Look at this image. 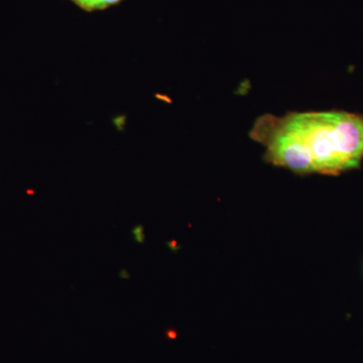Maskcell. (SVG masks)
<instances>
[{"instance_id":"cell-1","label":"cell","mask_w":363,"mask_h":363,"mask_svg":"<svg viewBox=\"0 0 363 363\" xmlns=\"http://www.w3.org/2000/svg\"><path fill=\"white\" fill-rule=\"evenodd\" d=\"M250 138L266 147V160L298 174L336 175L363 160V117L344 111L264 114Z\"/></svg>"},{"instance_id":"cell-2","label":"cell","mask_w":363,"mask_h":363,"mask_svg":"<svg viewBox=\"0 0 363 363\" xmlns=\"http://www.w3.org/2000/svg\"><path fill=\"white\" fill-rule=\"evenodd\" d=\"M72 1L77 4L81 9H85V11H94L116 6L121 0H72Z\"/></svg>"},{"instance_id":"cell-3","label":"cell","mask_w":363,"mask_h":363,"mask_svg":"<svg viewBox=\"0 0 363 363\" xmlns=\"http://www.w3.org/2000/svg\"><path fill=\"white\" fill-rule=\"evenodd\" d=\"M133 236L135 242L140 243V245H143V243L145 241V228H143V226L135 225L133 227Z\"/></svg>"},{"instance_id":"cell-4","label":"cell","mask_w":363,"mask_h":363,"mask_svg":"<svg viewBox=\"0 0 363 363\" xmlns=\"http://www.w3.org/2000/svg\"><path fill=\"white\" fill-rule=\"evenodd\" d=\"M119 278L128 279L130 278V272L126 271V269H121V272H119Z\"/></svg>"}]
</instances>
